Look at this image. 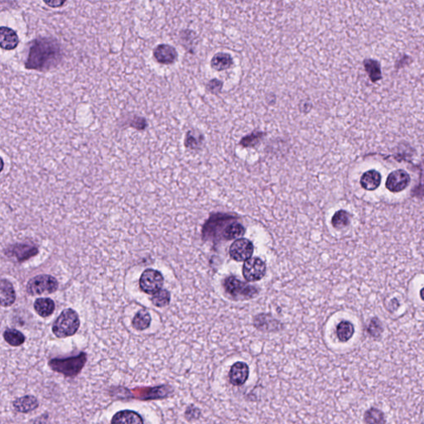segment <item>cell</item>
I'll return each instance as SVG.
<instances>
[{
	"instance_id": "cell-4",
	"label": "cell",
	"mask_w": 424,
	"mask_h": 424,
	"mask_svg": "<svg viewBox=\"0 0 424 424\" xmlns=\"http://www.w3.org/2000/svg\"><path fill=\"white\" fill-rule=\"evenodd\" d=\"M58 288V280L48 274L38 275L29 280L27 284V292L32 296L53 293Z\"/></svg>"
},
{
	"instance_id": "cell-33",
	"label": "cell",
	"mask_w": 424,
	"mask_h": 424,
	"mask_svg": "<svg viewBox=\"0 0 424 424\" xmlns=\"http://www.w3.org/2000/svg\"><path fill=\"white\" fill-rule=\"evenodd\" d=\"M46 5H48L51 8H58V7H62L64 5L66 1H58V0H54V1H44Z\"/></svg>"
},
{
	"instance_id": "cell-10",
	"label": "cell",
	"mask_w": 424,
	"mask_h": 424,
	"mask_svg": "<svg viewBox=\"0 0 424 424\" xmlns=\"http://www.w3.org/2000/svg\"><path fill=\"white\" fill-rule=\"evenodd\" d=\"M154 58L160 64H173L177 59V51L169 44H160L154 48Z\"/></svg>"
},
{
	"instance_id": "cell-11",
	"label": "cell",
	"mask_w": 424,
	"mask_h": 424,
	"mask_svg": "<svg viewBox=\"0 0 424 424\" xmlns=\"http://www.w3.org/2000/svg\"><path fill=\"white\" fill-rule=\"evenodd\" d=\"M20 44V38L17 32L12 29L3 26L0 28V46L3 49L12 51L15 49Z\"/></svg>"
},
{
	"instance_id": "cell-23",
	"label": "cell",
	"mask_w": 424,
	"mask_h": 424,
	"mask_svg": "<svg viewBox=\"0 0 424 424\" xmlns=\"http://www.w3.org/2000/svg\"><path fill=\"white\" fill-rule=\"evenodd\" d=\"M4 338L9 345L12 346H20L25 341V337L20 330L16 329H7L4 333Z\"/></svg>"
},
{
	"instance_id": "cell-13",
	"label": "cell",
	"mask_w": 424,
	"mask_h": 424,
	"mask_svg": "<svg viewBox=\"0 0 424 424\" xmlns=\"http://www.w3.org/2000/svg\"><path fill=\"white\" fill-rule=\"evenodd\" d=\"M111 424H143V421L136 412L123 410L115 414Z\"/></svg>"
},
{
	"instance_id": "cell-30",
	"label": "cell",
	"mask_w": 424,
	"mask_h": 424,
	"mask_svg": "<svg viewBox=\"0 0 424 424\" xmlns=\"http://www.w3.org/2000/svg\"><path fill=\"white\" fill-rule=\"evenodd\" d=\"M128 125L131 128L141 131V130H144L145 128H147L148 122L145 118L135 115L130 119Z\"/></svg>"
},
{
	"instance_id": "cell-34",
	"label": "cell",
	"mask_w": 424,
	"mask_h": 424,
	"mask_svg": "<svg viewBox=\"0 0 424 424\" xmlns=\"http://www.w3.org/2000/svg\"><path fill=\"white\" fill-rule=\"evenodd\" d=\"M420 296H421V299L424 301V288L421 290V292H420Z\"/></svg>"
},
{
	"instance_id": "cell-21",
	"label": "cell",
	"mask_w": 424,
	"mask_h": 424,
	"mask_svg": "<svg viewBox=\"0 0 424 424\" xmlns=\"http://www.w3.org/2000/svg\"><path fill=\"white\" fill-rule=\"evenodd\" d=\"M151 316L145 310H141L133 319V327L136 330H143L149 328L151 324Z\"/></svg>"
},
{
	"instance_id": "cell-20",
	"label": "cell",
	"mask_w": 424,
	"mask_h": 424,
	"mask_svg": "<svg viewBox=\"0 0 424 424\" xmlns=\"http://www.w3.org/2000/svg\"><path fill=\"white\" fill-rule=\"evenodd\" d=\"M245 229L241 223L236 222H230L228 226H226L224 231L222 233V239H237L239 237L242 236L245 234Z\"/></svg>"
},
{
	"instance_id": "cell-8",
	"label": "cell",
	"mask_w": 424,
	"mask_h": 424,
	"mask_svg": "<svg viewBox=\"0 0 424 424\" xmlns=\"http://www.w3.org/2000/svg\"><path fill=\"white\" fill-rule=\"evenodd\" d=\"M254 245L247 239H236L230 247V255L237 262H243L251 258Z\"/></svg>"
},
{
	"instance_id": "cell-17",
	"label": "cell",
	"mask_w": 424,
	"mask_h": 424,
	"mask_svg": "<svg viewBox=\"0 0 424 424\" xmlns=\"http://www.w3.org/2000/svg\"><path fill=\"white\" fill-rule=\"evenodd\" d=\"M34 309L40 317L47 318L53 314L55 310V303L48 298L36 299L34 303Z\"/></svg>"
},
{
	"instance_id": "cell-14",
	"label": "cell",
	"mask_w": 424,
	"mask_h": 424,
	"mask_svg": "<svg viewBox=\"0 0 424 424\" xmlns=\"http://www.w3.org/2000/svg\"><path fill=\"white\" fill-rule=\"evenodd\" d=\"M16 300V293L13 285L6 280H1L0 284V302L2 307H9Z\"/></svg>"
},
{
	"instance_id": "cell-31",
	"label": "cell",
	"mask_w": 424,
	"mask_h": 424,
	"mask_svg": "<svg viewBox=\"0 0 424 424\" xmlns=\"http://www.w3.org/2000/svg\"><path fill=\"white\" fill-rule=\"evenodd\" d=\"M368 331L373 337H378L382 333V326L379 320L373 319L370 324Z\"/></svg>"
},
{
	"instance_id": "cell-18",
	"label": "cell",
	"mask_w": 424,
	"mask_h": 424,
	"mask_svg": "<svg viewBox=\"0 0 424 424\" xmlns=\"http://www.w3.org/2000/svg\"><path fill=\"white\" fill-rule=\"evenodd\" d=\"M203 141H204V137L202 134H200L196 130H190L186 135L184 144L187 149L196 150H199L202 146Z\"/></svg>"
},
{
	"instance_id": "cell-3",
	"label": "cell",
	"mask_w": 424,
	"mask_h": 424,
	"mask_svg": "<svg viewBox=\"0 0 424 424\" xmlns=\"http://www.w3.org/2000/svg\"><path fill=\"white\" fill-rule=\"evenodd\" d=\"M86 362V355L81 353L78 356L66 359H53L50 360L49 366L58 373L67 377H73L81 372Z\"/></svg>"
},
{
	"instance_id": "cell-29",
	"label": "cell",
	"mask_w": 424,
	"mask_h": 424,
	"mask_svg": "<svg viewBox=\"0 0 424 424\" xmlns=\"http://www.w3.org/2000/svg\"><path fill=\"white\" fill-rule=\"evenodd\" d=\"M265 136V133H252L251 135H247L241 139V144L245 148L254 147L256 144H258Z\"/></svg>"
},
{
	"instance_id": "cell-7",
	"label": "cell",
	"mask_w": 424,
	"mask_h": 424,
	"mask_svg": "<svg viewBox=\"0 0 424 424\" xmlns=\"http://www.w3.org/2000/svg\"><path fill=\"white\" fill-rule=\"evenodd\" d=\"M243 276L248 282L262 280L266 273V265L260 258H250L244 263Z\"/></svg>"
},
{
	"instance_id": "cell-27",
	"label": "cell",
	"mask_w": 424,
	"mask_h": 424,
	"mask_svg": "<svg viewBox=\"0 0 424 424\" xmlns=\"http://www.w3.org/2000/svg\"><path fill=\"white\" fill-rule=\"evenodd\" d=\"M152 303L154 306L158 307H167L170 303V292L166 289H161L155 294L153 295L151 299Z\"/></svg>"
},
{
	"instance_id": "cell-19",
	"label": "cell",
	"mask_w": 424,
	"mask_h": 424,
	"mask_svg": "<svg viewBox=\"0 0 424 424\" xmlns=\"http://www.w3.org/2000/svg\"><path fill=\"white\" fill-rule=\"evenodd\" d=\"M233 64L231 56L225 52L215 54L211 59V66L216 70H224L228 69Z\"/></svg>"
},
{
	"instance_id": "cell-32",
	"label": "cell",
	"mask_w": 424,
	"mask_h": 424,
	"mask_svg": "<svg viewBox=\"0 0 424 424\" xmlns=\"http://www.w3.org/2000/svg\"><path fill=\"white\" fill-rule=\"evenodd\" d=\"M222 82L218 79H212L207 84V89L215 94V93H219L222 90Z\"/></svg>"
},
{
	"instance_id": "cell-1",
	"label": "cell",
	"mask_w": 424,
	"mask_h": 424,
	"mask_svg": "<svg viewBox=\"0 0 424 424\" xmlns=\"http://www.w3.org/2000/svg\"><path fill=\"white\" fill-rule=\"evenodd\" d=\"M62 59L59 42L51 38H40L31 43L25 68L45 72L58 66Z\"/></svg>"
},
{
	"instance_id": "cell-16",
	"label": "cell",
	"mask_w": 424,
	"mask_h": 424,
	"mask_svg": "<svg viewBox=\"0 0 424 424\" xmlns=\"http://www.w3.org/2000/svg\"><path fill=\"white\" fill-rule=\"evenodd\" d=\"M38 407H39V402L36 398L30 396V395L19 398L13 402V408L16 411L20 412V413H28V412L33 411Z\"/></svg>"
},
{
	"instance_id": "cell-25",
	"label": "cell",
	"mask_w": 424,
	"mask_h": 424,
	"mask_svg": "<svg viewBox=\"0 0 424 424\" xmlns=\"http://www.w3.org/2000/svg\"><path fill=\"white\" fill-rule=\"evenodd\" d=\"M36 253H38V250L36 248L26 245H17V246H14L13 250V255L17 257L20 261L28 260Z\"/></svg>"
},
{
	"instance_id": "cell-6",
	"label": "cell",
	"mask_w": 424,
	"mask_h": 424,
	"mask_svg": "<svg viewBox=\"0 0 424 424\" xmlns=\"http://www.w3.org/2000/svg\"><path fill=\"white\" fill-rule=\"evenodd\" d=\"M164 279L159 271L146 269L141 275L139 287L147 294L154 295L162 289Z\"/></svg>"
},
{
	"instance_id": "cell-5",
	"label": "cell",
	"mask_w": 424,
	"mask_h": 424,
	"mask_svg": "<svg viewBox=\"0 0 424 424\" xmlns=\"http://www.w3.org/2000/svg\"><path fill=\"white\" fill-rule=\"evenodd\" d=\"M224 288L226 292L235 299H252L258 294V290L254 286L241 282L234 276L226 278Z\"/></svg>"
},
{
	"instance_id": "cell-9",
	"label": "cell",
	"mask_w": 424,
	"mask_h": 424,
	"mask_svg": "<svg viewBox=\"0 0 424 424\" xmlns=\"http://www.w3.org/2000/svg\"><path fill=\"white\" fill-rule=\"evenodd\" d=\"M409 182H410V177L405 171H394L390 173L387 178L386 188L390 190V192H402L403 190L407 188Z\"/></svg>"
},
{
	"instance_id": "cell-15",
	"label": "cell",
	"mask_w": 424,
	"mask_h": 424,
	"mask_svg": "<svg viewBox=\"0 0 424 424\" xmlns=\"http://www.w3.org/2000/svg\"><path fill=\"white\" fill-rule=\"evenodd\" d=\"M381 182V175L375 170H370L363 174L360 184L362 188L368 191L377 189Z\"/></svg>"
},
{
	"instance_id": "cell-2",
	"label": "cell",
	"mask_w": 424,
	"mask_h": 424,
	"mask_svg": "<svg viewBox=\"0 0 424 424\" xmlns=\"http://www.w3.org/2000/svg\"><path fill=\"white\" fill-rule=\"evenodd\" d=\"M80 318L77 311L68 308L62 311L52 325V333L58 338L71 337L80 328Z\"/></svg>"
},
{
	"instance_id": "cell-26",
	"label": "cell",
	"mask_w": 424,
	"mask_h": 424,
	"mask_svg": "<svg viewBox=\"0 0 424 424\" xmlns=\"http://www.w3.org/2000/svg\"><path fill=\"white\" fill-rule=\"evenodd\" d=\"M364 422L366 424H385V419L382 411L375 408H371L364 414Z\"/></svg>"
},
{
	"instance_id": "cell-28",
	"label": "cell",
	"mask_w": 424,
	"mask_h": 424,
	"mask_svg": "<svg viewBox=\"0 0 424 424\" xmlns=\"http://www.w3.org/2000/svg\"><path fill=\"white\" fill-rule=\"evenodd\" d=\"M331 224L336 229L344 228L349 224V215L343 210L338 211L334 214L331 219Z\"/></svg>"
},
{
	"instance_id": "cell-12",
	"label": "cell",
	"mask_w": 424,
	"mask_h": 424,
	"mask_svg": "<svg viewBox=\"0 0 424 424\" xmlns=\"http://www.w3.org/2000/svg\"><path fill=\"white\" fill-rule=\"evenodd\" d=\"M249 367L244 362H236L230 368V381L234 385L239 386L245 384L249 377Z\"/></svg>"
},
{
	"instance_id": "cell-22",
	"label": "cell",
	"mask_w": 424,
	"mask_h": 424,
	"mask_svg": "<svg viewBox=\"0 0 424 424\" xmlns=\"http://www.w3.org/2000/svg\"><path fill=\"white\" fill-rule=\"evenodd\" d=\"M354 333V326L352 325V322H348V321H342L337 326V337L342 342L349 341L353 337Z\"/></svg>"
},
{
	"instance_id": "cell-24",
	"label": "cell",
	"mask_w": 424,
	"mask_h": 424,
	"mask_svg": "<svg viewBox=\"0 0 424 424\" xmlns=\"http://www.w3.org/2000/svg\"><path fill=\"white\" fill-rule=\"evenodd\" d=\"M364 69L368 73L370 78L373 82L381 79V70L379 66V62L377 61L366 59L364 62Z\"/></svg>"
}]
</instances>
